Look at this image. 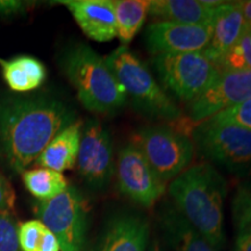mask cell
<instances>
[{"label":"cell","instance_id":"obj_1","mask_svg":"<svg viewBox=\"0 0 251 251\" xmlns=\"http://www.w3.org/2000/svg\"><path fill=\"white\" fill-rule=\"evenodd\" d=\"M74 109L47 96L9 97L0 101V158L24 174L59 131L76 121Z\"/></svg>","mask_w":251,"mask_h":251},{"label":"cell","instance_id":"obj_2","mask_svg":"<svg viewBox=\"0 0 251 251\" xmlns=\"http://www.w3.org/2000/svg\"><path fill=\"white\" fill-rule=\"evenodd\" d=\"M178 212L216 250L227 243L224 231V200L227 181L209 163L187 168L169 185Z\"/></svg>","mask_w":251,"mask_h":251},{"label":"cell","instance_id":"obj_3","mask_svg":"<svg viewBox=\"0 0 251 251\" xmlns=\"http://www.w3.org/2000/svg\"><path fill=\"white\" fill-rule=\"evenodd\" d=\"M62 68L81 105L94 113H115L127 102V94L114 75L92 48L76 45L64 52Z\"/></svg>","mask_w":251,"mask_h":251},{"label":"cell","instance_id":"obj_4","mask_svg":"<svg viewBox=\"0 0 251 251\" xmlns=\"http://www.w3.org/2000/svg\"><path fill=\"white\" fill-rule=\"evenodd\" d=\"M105 62L125 90L127 98L143 115L152 120L168 122L183 118L180 109L157 83L148 67L127 46L113 50Z\"/></svg>","mask_w":251,"mask_h":251},{"label":"cell","instance_id":"obj_5","mask_svg":"<svg viewBox=\"0 0 251 251\" xmlns=\"http://www.w3.org/2000/svg\"><path fill=\"white\" fill-rule=\"evenodd\" d=\"M37 218L58 240L61 251H85L87 206L84 197L74 186H68L57 197L39 200Z\"/></svg>","mask_w":251,"mask_h":251},{"label":"cell","instance_id":"obj_6","mask_svg":"<svg viewBox=\"0 0 251 251\" xmlns=\"http://www.w3.org/2000/svg\"><path fill=\"white\" fill-rule=\"evenodd\" d=\"M192 142L207 159L243 176L251 166V131L206 120L191 130Z\"/></svg>","mask_w":251,"mask_h":251},{"label":"cell","instance_id":"obj_7","mask_svg":"<svg viewBox=\"0 0 251 251\" xmlns=\"http://www.w3.org/2000/svg\"><path fill=\"white\" fill-rule=\"evenodd\" d=\"M149 165L165 181L175 179L192 162L194 144L186 134L165 126L141 128L133 137Z\"/></svg>","mask_w":251,"mask_h":251},{"label":"cell","instance_id":"obj_8","mask_svg":"<svg viewBox=\"0 0 251 251\" xmlns=\"http://www.w3.org/2000/svg\"><path fill=\"white\" fill-rule=\"evenodd\" d=\"M152 64L165 89L186 102L208 89L220 74L218 65L202 52L158 55Z\"/></svg>","mask_w":251,"mask_h":251},{"label":"cell","instance_id":"obj_9","mask_svg":"<svg viewBox=\"0 0 251 251\" xmlns=\"http://www.w3.org/2000/svg\"><path fill=\"white\" fill-rule=\"evenodd\" d=\"M117 179L120 192L146 208L155 205L165 192V183L133 142L126 144L119 152Z\"/></svg>","mask_w":251,"mask_h":251},{"label":"cell","instance_id":"obj_10","mask_svg":"<svg viewBox=\"0 0 251 251\" xmlns=\"http://www.w3.org/2000/svg\"><path fill=\"white\" fill-rule=\"evenodd\" d=\"M251 98V71H220L208 89L188 102L187 125H199Z\"/></svg>","mask_w":251,"mask_h":251},{"label":"cell","instance_id":"obj_11","mask_svg":"<svg viewBox=\"0 0 251 251\" xmlns=\"http://www.w3.org/2000/svg\"><path fill=\"white\" fill-rule=\"evenodd\" d=\"M76 165L92 188L100 190L111 181L114 171L112 137L98 120H90L83 127Z\"/></svg>","mask_w":251,"mask_h":251},{"label":"cell","instance_id":"obj_12","mask_svg":"<svg viewBox=\"0 0 251 251\" xmlns=\"http://www.w3.org/2000/svg\"><path fill=\"white\" fill-rule=\"evenodd\" d=\"M211 35L212 26L157 21L147 27L144 40L150 54L158 56L201 52L208 46Z\"/></svg>","mask_w":251,"mask_h":251},{"label":"cell","instance_id":"obj_13","mask_svg":"<svg viewBox=\"0 0 251 251\" xmlns=\"http://www.w3.org/2000/svg\"><path fill=\"white\" fill-rule=\"evenodd\" d=\"M149 240L148 220L137 212L122 209L106 221L96 242L85 251H147Z\"/></svg>","mask_w":251,"mask_h":251},{"label":"cell","instance_id":"obj_14","mask_svg":"<svg viewBox=\"0 0 251 251\" xmlns=\"http://www.w3.org/2000/svg\"><path fill=\"white\" fill-rule=\"evenodd\" d=\"M84 34L97 42L117 37V20L111 0H62Z\"/></svg>","mask_w":251,"mask_h":251},{"label":"cell","instance_id":"obj_15","mask_svg":"<svg viewBox=\"0 0 251 251\" xmlns=\"http://www.w3.org/2000/svg\"><path fill=\"white\" fill-rule=\"evenodd\" d=\"M246 30L247 25L240 2L224 1V4L213 12L211 40L207 48L201 52L218 65L221 58L236 45Z\"/></svg>","mask_w":251,"mask_h":251},{"label":"cell","instance_id":"obj_16","mask_svg":"<svg viewBox=\"0 0 251 251\" xmlns=\"http://www.w3.org/2000/svg\"><path fill=\"white\" fill-rule=\"evenodd\" d=\"M162 241L172 251H218L203 238L172 202H165L157 213Z\"/></svg>","mask_w":251,"mask_h":251},{"label":"cell","instance_id":"obj_17","mask_svg":"<svg viewBox=\"0 0 251 251\" xmlns=\"http://www.w3.org/2000/svg\"><path fill=\"white\" fill-rule=\"evenodd\" d=\"M83 127V121L76 120L59 131L36 159L37 164L57 172L74 169L77 164Z\"/></svg>","mask_w":251,"mask_h":251},{"label":"cell","instance_id":"obj_18","mask_svg":"<svg viewBox=\"0 0 251 251\" xmlns=\"http://www.w3.org/2000/svg\"><path fill=\"white\" fill-rule=\"evenodd\" d=\"M214 9L197 0H152L148 14L161 21L196 26H212Z\"/></svg>","mask_w":251,"mask_h":251},{"label":"cell","instance_id":"obj_19","mask_svg":"<svg viewBox=\"0 0 251 251\" xmlns=\"http://www.w3.org/2000/svg\"><path fill=\"white\" fill-rule=\"evenodd\" d=\"M0 67L6 84L15 92H29L39 89L47 77L43 63L31 56L0 58Z\"/></svg>","mask_w":251,"mask_h":251},{"label":"cell","instance_id":"obj_20","mask_svg":"<svg viewBox=\"0 0 251 251\" xmlns=\"http://www.w3.org/2000/svg\"><path fill=\"white\" fill-rule=\"evenodd\" d=\"M117 20V36L127 46L136 36L148 15L147 0H115L112 1Z\"/></svg>","mask_w":251,"mask_h":251},{"label":"cell","instance_id":"obj_21","mask_svg":"<svg viewBox=\"0 0 251 251\" xmlns=\"http://www.w3.org/2000/svg\"><path fill=\"white\" fill-rule=\"evenodd\" d=\"M25 186L39 200H50L68 188V181L62 172L39 168L23 174Z\"/></svg>","mask_w":251,"mask_h":251},{"label":"cell","instance_id":"obj_22","mask_svg":"<svg viewBox=\"0 0 251 251\" xmlns=\"http://www.w3.org/2000/svg\"><path fill=\"white\" fill-rule=\"evenodd\" d=\"M233 221L236 251H251V196L242 187L234 197Z\"/></svg>","mask_w":251,"mask_h":251},{"label":"cell","instance_id":"obj_23","mask_svg":"<svg viewBox=\"0 0 251 251\" xmlns=\"http://www.w3.org/2000/svg\"><path fill=\"white\" fill-rule=\"evenodd\" d=\"M220 71H251V30L247 29L237 43L218 63Z\"/></svg>","mask_w":251,"mask_h":251},{"label":"cell","instance_id":"obj_24","mask_svg":"<svg viewBox=\"0 0 251 251\" xmlns=\"http://www.w3.org/2000/svg\"><path fill=\"white\" fill-rule=\"evenodd\" d=\"M207 120L215 124L234 125L251 131V98L246 101L221 111Z\"/></svg>","mask_w":251,"mask_h":251},{"label":"cell","instance_id":"obj_25","mask_svg":"<svg viewBox=\"0 0 251 251\" xmlns=\"http://www.w3.org/2000/svg\"><path fill=\"white\" fill-rule=\"evenodd\" d=\"M0 251H21L19 227L11 213L0 212Z\"/></svg>","mask_w":251,"mask_h":251},{"label":"cell","instance_id":"obj_26","mask_svg":"<svg viewBox=\"0 0 251 251\" xmlns=\"http://www.w3.org/2000/svg\"><path fill=\"white\" fill-rule=\"evenodd\" d=\"M46 226L40 220H29L19 227V246L23 251H37Z\"/></svg>","mask_w":251,"mask_h":251},{"label":"cell","instance_id":"obj_27","mask_svg":"<svg viewBox=\"0 0 251 251\" xmlns=\"http://www.w3.org/2000/svg\"><path fill=\"white\" fill-rule=\"evenodd\" d=\"M15 192L9 181L0 174V212L9 213L14 208Z\"/></svg>","mask_w":251,"mask_h":251},{"label":"cell","instance_id":"obj_28","mask_svg":"<svg viewBox=\"0 0 251 251\" xmlns=\"http://www.w3.org/2000/svg\"><path fill=\"white\" fill-rule=\"evenodd\" d=\"M30 4L17 0H0V17H13L26 13Z\"/></svg>","mask_w":251,"mask_h":251},{"label":"cell","instance_id":"obj_29","mask_svg":"<svg viewBox=\"0 0 251 251\" xmlns=\"http://www.w3.org/2000/svg\"><path fill=\"white\" fill-rule=\"evenodd\" d=\"M37 251H61L58 240L47 227L43 231L42 237H41Z\"/></svg>","mask_w":251,"mask_h":251},{"label":"cell","instance_id":"obj_30","mask_svg":"<svg viewBox=\"0 0 251 251\" xmlns=\"http://www.w3.org/2000/svg\"><path fill=\"white\" fill-rule=\"evenodd\" d=\"M240 2L241 11H242L244 21H246L247 29L251 30V0L247 1H238Z\"/></svg>","mask_w":251,"mask_h":251},{"label":"cell","instance_id":"obj_31","mask_svg":"<svg viewBox=\"0 0 251 251\" xmlns=\"http://www.w3.org/2000/svg\"><path fill=\"white\" fill-rule=\"evenodd\" d=\"M147 251H172L166 244L163 242L162 238L153 237L152 240H149L148 247H147Z\"/></svg>","mask_w":251,"mask_h":251},{"label":"cell","instance_id":"obj_32","mask_svg":"<svg viewBox=\"0 0 251 251\" xmlns=\"http://www.w3.org/2000/svg\"><path fill=\"white\" fill-rule=\"evenodd\" d=\"M242 177H243V185L241 187L244 188V190H246L247 192L251 196V166L249 168V170H248Z\"/></svg>","mask_w":251,"mask_h":251}]
</instances>
